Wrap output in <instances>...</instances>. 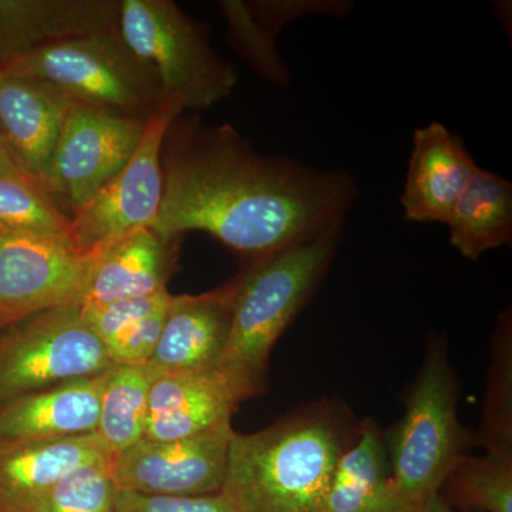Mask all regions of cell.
<instances>
[{
	"mask_svg": "<svg viewBox=\"0 0 512 512\" xmlns=\"http://www.w3.org/2000/svg\"><path fill=\"white\" fill-rule=\"evenodd\" d=\"M164 239L211 235L247 262L264 261L343 227L360 190L346 170L259 153L237 128L175 117L161 147Z\"/></svg>",
	"mask_w": 512,
	"mask_h": 512,
	"instance_id": "cell-1",
	"label": "cell"
},
{
	"mask_svg": "<svg viewBox=\"0 0 512 512\" xmlns=\"http://www.w3.org/2000/svg\"><path fill=\"white\" fill-rule=\"evenodd\" d=\"M146 127L144 121L74 103L40 190L72 217L130 161Z\"/></svg>",
	"mask_w": 512,
	"mask_h": 512,
	"instance_id": "cell-8",
	"label": "cell"
},
{
	"mask_svg": "<svg viewBox=\"0 0 512 512\" xmlns=\"http://www.w3.org/2000/svg\"><path fill=\"white\" fill-rule=\"evenodd\" d=\"M114 512H231L220 494L207 497H171L120 491Z\"/></svg>",
	"mask_w": 512,
	"mask_h": 512,
	"instance_id": "cell-30",
	"label": "cell"
},
{
	"mask_svg": "<svg viewBox=\"0 0 512 512\" xmlns=\"http://www.w3.org/2000/svg\"><path fill=\"white\" fill-rule=\"evenodd\" d=\"M478 444L491 453L512 456V316L501 313L491 346V365Z\"/></svg>",
	"mask_w": 512,
	"mask_h": 512,
	"instance_id": "cell-24",
	"label": "cell"
},
{
	"mask_svg": "<svg viewBox=\"0 0 512 512\" xmlns=\"http://www.w3.org/2000/svg\"><path fill=\"white\" fill-rule=\"evenodd\" d=\"M241 285V271L214 291L174 295L150 365L165 373H205L217 369Z\"/></svg>",
	"mask_w": 512,
	"mask_h": 512,
	"instance_id": "cell-12",
	"label": "cell"
},
{
	"mask_svg": "<svg viewBox=\"0 0 512 512\" xmlns=\"http://www.w3.org/2000/svg\"><path fill=\"white\" fill-rule=\"evenodd\" d=\"M171 293L163 291L144 298L127 299L106 305H82V318L104 346L111 345L136 328L141 320L156 311L158 306L170 298Z\"/></svg>",
	"mask_w": 512,
	"mask_h": 512,
	"instance_id": "cell-28",
	"label": "cell"
},
{
	"mask_svg": "<svg viewBox=\"0 0 512 512\" xmlns=\"http://www.w3.org/2000/svg\"><path fill=\"white\" fill-rule=\"evenodd\" d=\"M0 174L13 175V177L28 178L25 174L22 173V171H20L19 165L16 163L12 154H10L9 148L6 146L2 134H0Z\"/></svg>",
	"mask_w": 512,
	"mask_h": 512,
	"instance_id": "cell-31",
	"label": "cell"
},
{
	"mask_svg": "<svg viewBox=\"0 0 512 512\" xmlns=\"http://www.w3.org/2000/svg\"><path fill=\"white\" fill-rule=\"evenodd\" d=\"M180 241L141 228L100 249L82 305H106L167 291L177 268Z\"/></svg>",
	"mask_w": 512,
	"mask_h": 512,
	"instance_id": "cell-18",
	"label": "cell"
},
{
	"mask_svg": "<svg viewBox=\"0 0 512 512\" xmlns=\"http://www.w3.org/2000/svg\"><path fill=\"white\" fill-rule=\"evenodd\" d=\"M109 369L0 404V448L96 433Z\"/></svg>",
	"mask_w": 512,
	"mask_h": 512,
	"instance_id": "cell-16",
	"label": "cell"
},
{
	"mask_svg": "<svg viewBox=\"0 0 512 512\" xmlns=\"http://www.w3.org/2000/svg\"><path fill=\"white\" fill-rule=\"evenodd\" d=\"M220 8L227 19V42L247 60L254 72L278 87L288 86L291 74L279 55L276 37L286 25L302 16L320 15L343 18L353 9L346 0H222Z\"/></svg>",
	"mask_w": 512,
	"mask_h": 512,
	"instance_id": "cell-19",
	"label": "cell"
},
{
	"mask_svg": "<svg viewBox=\"0 0 512 512\" xmlns=\"http://www.w3.org/2000/svg\"><path fill=\"white\" fill-rule=\"evenodd\" d=\"M183 114L171 101L147 123L130 161L100 191L70 217L72 244L96 254L111 242L156 222L163 201L161 147L165 131Z\"/></svg>",
	"mask_w": 512,
	"mask_h": 512,
	"instance_id": "cell-9",
	"label": "cell"
},
{
	"mask_svg": "<svg viewBox=\"0 0 512 512\" xmlns=\"http://www.w3.org/2000/svg\"><path fill=\"white\" fill-rule=\"evenodd\" d=\"M110 460L73 470L50 487L29 512H114L119 488Z\"/></svg>",
	"mask_w": 512,
	"mask_h": 512,
	"instance_id": "cell-27",
	"label": "cell"
},
{
	"mask_svg": "<svg viewBox=\"0 0 512 512\" xmlns=\"http://www.w3.org/2000/svg\"><path fill=\"white\" fill-rule=\"evenodd\" d=\"M117 0H0V69L79 37L119 32Z\"/></svg>",
	"mask_w": 512,
	"mask_h": 512,
	"instance_id": "cell-13",
	"label": "cell"
},
{
	"mask_svg": "<svg viewBox=\"0 0 512 512\" xmlns=\"http://www.w3.org/2000/svg\"><path fill=\"white\" fill-rule=\"evenodd\" d=\"M111 365L80 305L33 313L0 330V404Z\"/></svg>",
	"mask_w": 512,
	"mask_h": 512,
	"instance_id": "cell-7",
	"label": "cell"
},
{
	"mask_svg": "<svg viewBox=\"0 0 512 512\" xmlns=\"http://www.w3.org/2000/svg\"><path fill=\"white\" fill-rule=\"evenodd\" d=\"M0 73L45 80L74 103L144 123L165 103L156 69L130 49L120 30L45 47Z\"/></svg>",
	"mask_w": 512,
	"mask_h": 512,
	"instance_id": "cell-5",
	"label": "cell"
},
{
	"mask_svg": "<svg viewBox=\"0 0 512 512\" xmlns=\"http://www.w3.org/2000/svg\"><path fill=\"white\" fill-rule=\"evenodd\" d=\"M161 375L150 363L110 366L94 434L113 456L144 439L148 400Z\"/></svg>",
	"mask_w": 512,
	"mask_h": 512,
	"instance_id": "cell-23",
	"label": "cell"
},
{
	"mask_svg": "<svg viewBox=\"0 0 512 512\" xmlns=\"http://www.w3.org/2000/svg\"><path fill=\"white\" fill-rule=\"evenodd\" d=\"M458 384L446 343L430 340L404 404L402 420L386 440L397 494L416 512L440 494L454 467L467 456L468 431L457 417Z\"/></svg>",
	"mask_w": 512,
	"mask_h": 512,
	"instance_id": "cell-4",
	"label": "cell"
},
{
	"mask_svg": "<svg viewBox=\"0 0 512 512\" xmlns=\"http://www.w3.org/2000/svg\"><path fill=\"white\" fill-rule=\"evenodd\" d=\"M173 296L170 295V298L161 303L156 311L141 320L136 328L131 329L127 335L107 348V355L113 365H146V363H150L161 333H163Z\"/></svg>",
	"mask_w": 512,
	"mask_h": 512,
	"instance_id": "cell-29",
	"label": "cell"
},
{
	"mask_svg": "<svg viewBox=\"0 0 512 512\" xmlns=\"http://www.w3.org/2000/svg\"><path fill=\"white\" fill-rule=\"evenodd\" d=\"M113 454L96 434L0 448V512H29L66 474Z\"/></svg>",
	"mask_w": 512,
	"mask_h": 512,
	"instance_id": "cell-20",
	"label": "cell"
},
{
	"mask_svg": "<svg viewBox=\"0 0 512 512\" xmlns=\"http://www.w3.org/2000/svg\"><path fill=\"white\" fill-rule=\"evenodd\" d=\"M323 512H413L397 494L382 431L362 421L356 443L343 450Z\"/></svg>",
	"mask_w": 512,
	"mask_h": 512,
	"instance_id": "cell-21",
	"label": "cell"
},
{
	"mask_svg": "<svg viewBox=\"0 0 512 512\" xmlns=\"http://www.w3.org/2000/svg\"><path fill=\"white\" fill-rule=\"evenodd\" d=\"M244 394L220 370L165 373L148 400L144 439L180 440L231 423Z\"/></svg>",
	"mask_w": 512,
	"mask_h": 512,
	"instance_id": "cell-17",
	"label": "cell"
},
{
	"mask_svg": "<svg viewBox=\"0 0 512 512\" xmlns=\"http://www.w3.org/2000/svg\"><path fill=\"white\" fill-rule=\"evenodd\" d=\"M343 227L241 269L231 332L217 370L245 400L265 390L269 356L328 272Z\"/></svg>",
	"mask_w": 512,
	"mask_h": 512,
	"instance_id": "cell-3",
	"label": "cell"
},
{
	"mask_svg": "<svg viewBox=\"0 0 512 512\" xmlns=\"http://www.w3.org/2000/svg\"><path fill=\"white\" fill-rule=\"evenodd\" d=\"M120 33L156 69L165 101L204 111L229 99L238 70L212 47L210 28L171 0H121Z\"/></svg>",
	"mask_w": 512,
	"mask_h": 512,
	"instance_id": "cell-6",
	"label": "cell"
},
{
	"mask_svg": "<svg viewBox=\"0 0 512 512\" xmlns=\"http://www.w3.org/2000/svg\"><path fill=\"white\" fill-rule=\"evenodd\" d=\"M342 453L336 414L308 407L256 433H234L220 495L231 512H323Z\"/></svg>",
	"mask_w": 512,
	"mask_h": 512,
	"instance_id": "cell-2",
	"label": "cell"
},
{
	"mask_svg": "<svg viewBox=\"0 0 512 512\" xmlns=\"http://www.w3.org/2000/svg\"><path fill=\"white\" fill-rule=\"evenodd\" d=\"M73 106L52 83L0 73V134L20 171L39 188Z\"/></svg>",
	"mask_w": 512,
	"mask_h": 512,
	"instance_id": "cell-15",
	"label": "cell"
},
{
	"mask_svg": "<svg viewBox=\"0 0 512 512\" xmlns=\"http://www.w3.org/2000/svg\"><path fill=\"white\" fill-rule=\"evenodd\" d=\"M448 241L458 254L477 261L485 252L511 244L512 184L478 167L446 222Z\"/></svg>",
	"mask_w": 512,
	"mask_h": 512,
	"instance_id": "cell-22",
	"label": "cell"
},
{
	"mask_svg": "<svg viewBox=\"0 0 512 512\" xmlns=\"http://www.w3.org/2000/svg\"><path fill=\"white\" fill-rule=\"evenodd\" d=\"M231 423L180 440L141 439L113 457L120 491L171 497L220 494L227 476Z\"/></svg>",
	"mask_w": 512,
	"mask_h": 512,
	"instance_id": "cell-11",
	"label": "cell"
},
{
	"mask_svg": "<svg viewBox=\"0 0 512 512\" xmlns=\"http://www.w3.org/2000/svg\"><path fill=\"white\" fill-rule=\"evenodd\" d=\"M96 255L69 238L0 225V330L33 313L82 305Z\"/></svg>",
	"mask_w": 512,
	"mask_h": 512,
	"instance_id": "cell-10",
	"label": "cell"
},
{
	"mask_svg": "<svg viewBox=\"0 0 512 512\" xmlns=\"http://www.w3.org/2000/svg\"><path fill=\"white\" fill-rule=\"evenodd\" d=\"M416 512H456L450 507L446 498L441 497L440 494L434 495L426 504L421 505Z\"/></svg>",
	"mask_w": 512,
	"mask_h": 512,
	"instance_id": "cell-32",
	"label": "cell"
},
{
	"mask_svg": "<svg viewBox=\"0 0 512 512\" xmlns=\"http://www.w3.org/2000/svg\"><path fill=\"white\" fill-rule=\"evenodd\" d=\"M443 488L468 508L512 512V456L485 451L481 457H463Z\"/></svg>",
	"mask_w": 512,
	"mask_h": 512,
	"instance_id": "cell-25",
	"label": "cell"
},
{
	"mask_svg": "<svg viewBox=\"0 0 512 512\" xmlns=\"http://www.w3.org/2000/svg\"><path fill=\"white\" fill-rule=\"evenodd\" d=\"M478 165L463 138L433 121L413 133L409 170L400 205L416 224H444Z\"/></svg>",
	"mask_w": 512,
	"mask_h": 512,
	"instance_id": "cell-14",
	"label": "cell"
},
{
	"mask_svg": "<svg viewBox=\"0 0 512 512\" xmlns=\"http://www.w3.org/2000/svg\"><path fill=\"white\" fill-rule=\"evenodd\" d=\"M0 225L26 234L70 239V218L28 178L0 174Z\"/></svg>",
	"mask_w": 512,
	"mask_h": 512,
	"instance_id": "cell-26",
	"label": "cell"
}]
</instances>
